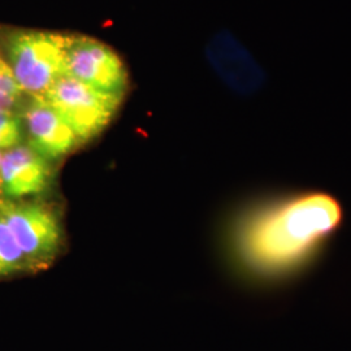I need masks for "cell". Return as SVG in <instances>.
<instances>
[{"instance_id":"obj_1","label":"cell","mask_w":351,"mask_h":351,"mask_svg":"<svg viewBox=\"0 0 351 351\" xmlns=\"http://www.w3.org/2000/svg\"><path fill=\"white\" fill-rule=\"evenodd\" d=\"M343 211L333 195L306 191L252 213L239 226V254L261 271L285 269L329 239Z\"/></svg>"},{"instance_id":"obj_2","label":"cell","mask_w":351,"mask_h":351,"mask_svg":"<svg viewBox=\"0 0 351 351\" xmlns=\"http://www.w3.org/2000/svg\"><path fill=\"white\" fill-rule=\"evenodd\" d=\"M66 33L49 30L0 32V47L27 98L43 97L59 78L66 75Z\"/></svg>"},{"instance_id":"obj_3","label":"cell","mask_w":351,"mask_h":351,"mask_svg":"<svg viewBox=\"0 0 351 351\" xmlns=\"http://www.w3.org/2000/svg\"><path fill=\"white\" fill-rule=\"evenodd\" d=\"M42 98L73 129L81 145L103 133L123 101V97L91 88L66 75L59 78Z\"/></svg>"},{"instance_id":"obj_4","label":"cell","mask_w":351,"mask_h":351,"mask_svg":"<svg viewBox=\"0 0 351 351\" xmlns=\"http://www.w3.org/2000/svg\"><path fill=\"white\" fill-rule=\"evenodd\" d=\"M0 219L36 271L50 265L63 245V228L56 213L37 202L0 197Z\"/></svg>"},{"instance_id":"obj_5","label":"cell","mask_w":351,"mask_h":351,"mask_svg":"<svg viewBox=\"0 0 351 351\" xmlns=\"http://www.w3.org/2000/svg\"><path fill=\"white\" fill-rule=\"evenodd\" d=\"M66 75L104 93L123 97L129 88V73L117 52L97 38L68 34Z\"/></svg>"},{"instance_id":"obj_6","label":"cell","mask_w":351,"mask_h":351,"mask_svg":"<svg viewBox=\"0 0 351 351\" xmlns=\"http://www.w3.org/2000/svg\"><path fill=\"white\" fill-rule=\"evenodd\" d=\"M20 117L26 143L51 163L63 159L81 146L73 129L42 97L27 98Z\"/></svg>"},{"instance_id":"obj_7","label":"cell","mask_w":351,"mask_h":351,"mask_svg":"<svg viewBox=\"0 0 351 351\" xmlns=\"http://www.w3.org/2000/svg\"><path fill=\"white\" fill-rule=\"evenodd\" d=\"M1 197L24 201L45 193L52 181V165L30 145L21 143L3 152Z\"/></svg>"},{"instance_id":"obj_8","label":"cell","mask_w":351,"mask_h":351,"mask_svg":"<svg viewBox=\"0 0 351 351\" xmlns=\"http://www.w3.org/2000/svg\"><path fill=\"white\" fill-rule=\"evenodd\" d=\"M207 58L215 72L239 94H252L263 86V69L228 32L215 36L207 47Z\"/></svg>"},{"instance_id":"obj_9","label":"cell","mask_w":351,"mask_h":351,"mask_svg":"<svg viewBox=\"0 0 351 351\" xmlns=\"http://www.w3.org/2000/svg\"><path fill=\"white\" fill-rule=\"evenodd\" d=\"M25 272H37L17 245L8 226L0 219V278Z\"/></svg>"},{"instance_id":"obj_10","label":"cell","mask_w":351,"mask_h":351,"mask_svg":"<svg viewBox=\"0 0 351 351\" xmlns=\"http://www.w3.org/2000/svg\"><path fill=\"white\" fill-rule=\"evenodd\" d=\"M26 97L19 86L11 65L0 47V113L20 114Z\"/></svg>"},{"instance_id":"obj_11","label":"cell","mask_w":351,"mask_h":351,"mask_svg":"<svg viewBox=\"0 0 351 351\" xmlns=\"http://www.w3.org/2000/svg\"><path fill=\"white\" fill-rule=\"evenodd\" d=\"M24 126L20 114L0 113V150L7 151L24 143Z\"/></svg>"},{"instance_id":"obj_12","label":"cell","mask_w":351,"mask_h":351,"mask_svg":"<svg viewBox=\"0 0 351 351\" xmlns=\"http://www.w3.org/2000/svg\"><path fill=\"white\" fill-rule=\"evenodd\" d=\"M3 152L0 150V175H1V160H3ZM0 197H1V176H0Z\"/></svg>"}]
</instances>
